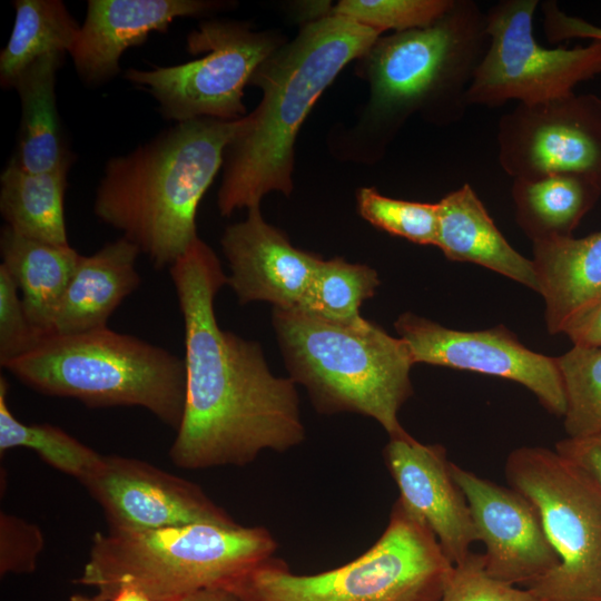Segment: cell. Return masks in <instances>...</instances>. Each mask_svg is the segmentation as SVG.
<instances>
[{"label": "cell", "instance_id": "obj_1", "mask_svg": "<svg viewBox=\"0 0 601 601\" xmlns=\"http://www.w3.org/2000/svg\"><path fill=\"white\" fill-rule=\"evenodd\" d=\"M184 321L186 396L170 446L183 469L244 466L305 440L296 384L275 376L260 345L223 329L214 302L227 276L199 237L170 267Z\"/></svg>", "mask_w": 601, "mask_h": 601}, {"label": "cell", "instance_id": "obj_2", "mask_svg": "<svg viewBox=\"0 0 601 601\" xmlns=\"http://www.w3.org/2000/svg\"><path fill=\"white\" fill-rule=\"evenodd\" d=\"M380 35L326 16L306 23L258 68L250 83L262 89L263 98L242 119L225 152L217 196L223 216L259 207L270 191L292 193L294 146L304 120L342 69L362 58Z\"/></svg>", "mask_w": 601, "mask_h": 601}, {"label": "cell", "instance_id": "obj_3", "mask_svg": "<svg viewBox=\"0 0 601 601\" xmlns=\"http://www.w3.org/2000/svg\"><path fill=\"white\" fill-rule=\"evenodd\" d=\"M243 118L178 122L129 154L110 158L96 190L95 215L156 268L170 267L198 238V205Z\"/></svg>", "mask_w": 601, "mask_h": 601}, {"label": "cell", "instance_id": "obj_4", "mask_svg": "<svg viewBox=\"0 0 601 601\" xmlns=\"http://www.w3.org/2000/svg\"><path fill=\"white\" fill-rule=\"evenodd\" d=\"M272 322L289 378L317 412L374 418L388 437L407 433L398 413L413 394L414 362L401 337L367 319L344 325L298 309L273 308Z\"/></svg>", "mask_w": 601, "mask_h": 601}, {"label": "cell", "instance_id": "obj_5", "mask_svg": "<svg viewBox=\"0 0 601 601\" xmlns=\"http://www.w3.org/2000/svg\"><path fill=\"white\" fill-rule=\"evenodd\" d=\"M277 541L264 526L196 523L144 531L97 532L77 583L110 601L122 588L155 601H179L274 558Z\"/></svg>", "mask_w": 601, "mask_h": 601}, {"label": "cell", "instance_id": "obj_6", "mask_svg": "<svg viewBox=\"0 0 601 601\" xmlns=\"http://www.w3.org/2000/svg\"><path fill=\"white\" fill-rule=\"evenodd\" d=\"M2 367L30 388L89 407L139 406L177 431L186 396L184 358L108 327L48 334Z\"/></svg>", "mask_w": 601, "mask_h": 601}, {"label": "cell", "instance_id": "obj_7", "mask_svg": "<svg viewBox=\"0 0 601 601\" xmlns=\"http://www.w3.org/2000/svg\"><path fill=\"white\" fill-rule=\"evenodd\" d=\"M487 46L486 16L472 0H454L428 27L380 37L362 57L372 114L388 134L415 112L440 125L461 120Z\"/></svg>", "mask_w": 601, "mask_h": 601}, {"label": "cell", "instance_id": "obj_8", "mask_svg": "<svg viewBox=\"0 0 601 601\" xmlns=\"http://www.w3.org/2000/svg\"><path fill=\"white\" fill-rule=\"evenodd\" d=\"M453 566L433 532L396 500L381 536L348 563L296 574L274 556L223 589L239 601H440Z\"/></svg>", "mask_w": 601, "mask_h": 601}, {"label": "cell", "instance_id": "obj_9", "mask_svg": "<svg viewBox=\"0 0 601 601\" xmlns=\"http://www.w3.org/2000/svg\"><path fill=\"white\" fill-rule=\"evenodd\" d=\"M505 477L538 509L558 566L526 587L538 601H601V487L555 450L522 446Z\"/></svg>", "mask_w": 601, "mask_h": 601}, {"label": "cell", "instance_id": "obj_10", "mask_svg": "<svg viewBox=\"0 0 601 601\" xmlns=\"http://www.w3.org/2000/svg\"><path fill=\"white\" fill-rule=\"evenodd\" d=\"M278 48L275 36L244 22L203 21L188 35L187 50L204 57L151 70L131 68L125 78L148 90L167 120H237L247 115L246 85Z\"/></svg>", "mask_w": 601, "mask_h": 601}, {"label": "cell", "instance_id": "obj_11", "mask_svg": "<svg viewBox=\"0 0 601 601\" xmlns=\"http://www.w3.org/2000/svg\"><path fill=\"white\" fill-rule=\"evenodd\" d=\"M538 0H503L486 16L489 46L466 91V104L532 105L571 92L601 73V41L545 48L533 36Z\"/></svg>", "mask_w": 601, "mask_h": 601}, {"label": "cell", "instance_id": "obj_12", "mask_svg": "<svg viewBox=\"0 0 601 601\" xmlns=\"http://www.w3.org/2000/svg\"><path fill=\"white\" fill-rule=\"evenodd\" d=\"M497 159L513 179L582 176L601 187V98L575 93L518 104L497 124Z\"/></svg>", "mask_w": 601, "mask_h": 601}, {"label": "cell", "instance_id": "obj_13", "mask_svg": "<svg viewBox=\"0 0 601 601\" xmlns=\"http://www.w3.org/2000/svg\"><path fill=\"white\" fill-rule=\"evenodd\" d=\"M394 328L406 343L414 364L516 382L532 392L549 413L563 417L565 396L556 357L531 351L504 325L457 331L406 312L396 318Z\"/></svg>", "mask_w": 601, "mask_h": 601}, {"label": "cell", "instance_id": "obj_14", "mask_svg": "<svg viewBox=\"0 0 601 601\" xmlns=\"http://www.w3.org/2000/svg\"><path fill=\"white\" fill-rule=\"evenodd\" d=\"M80 483L112 531L237 524L201 487L141 460L102 455Z\"/></svg>", "mask_w": 601, "mask_h": 601}, {"label": "cell", "instance_id": "obj_15", "mask_svg": "<svg viewBox=\"0 0 601 601\" xmlns=\"http://www.w3.org/2000/svg\"><path fill=\"white\" fill-rule=\"evenodd\" d=\"M452 474L467 501L486 572L529 587L559 564L540 513L520 491L483 479L452 462Z\"/></svg>", "mask_w": 601, "mask_h": 601}, {"label": "cell", "instance_id": "obj_16", "mask_svg": "<svg viewBox=\"0 0 601 601\" xmlns=\"http://www.w3.org/2000/svg\"><path fill=\"white\" fill-rule=\"evenodd\" d=\"M400 503L436 536L455 564L477 541L470 508L441 444H424L408 433L390 437L383 451Z\"/></svg>", "mask_w": 601, "mask_h": 601}, {"label": "cell", "instance_id": "obj_17", "mask_svg": "<svg viewBox=\"0 0 601 601\" xmlns=\"http://www.w3.org/2000/svg\"><path fill=\"white\" fill-rule=\"evenodd\" d=\"M220 243L230 268L227 284L239 303L303 308L322 256L294 247L263 218L259 207L247 209L246 219L228 226Z\"/></svg>", "mask_w": 601, "mask_h": 601}, {"label": "cell", "instance_id": "obj_18", "mask_svg": "<svg viewBox=\"0 0 601 601\" xmlns=\"http://www.w3.org/2000/svg\"><path fill=\"white\" fill-rule=\"evenodd\" d=\"M219 6L201 0H89L69 55L86 85H100L119 72L128 48L152 32H165L177 18L198 17Z\"/></svg>", "mask_w": 601, "mask_h": 601}, {"label": "cell", "instance_id": "obj_19", "mask_svg": "<svg viewBox=\"0 0 601 601\" xmlns=\"http://www.w3.org/2000/svg\"><path fill=\"white\" fill-rule=\"evenodd\" d=\"M140 250L125 237L96 253L80 255L56 309L50 334H76L107 327L111 314L140 284Z\"/></svg>", "mask_w": 601, "mask_h": 601}, {"label": "cell", "instance_id": "obj_20", "mask_svg": "<svg viewBox=\"0 0 601 601\" xmlns=\"http://www.w3.org/2000/svg\"><path fill=\"white\" fill-rule=\"evenodd\" d=\"M437 207L435 246L447 259L483 266L539 293L532 259L510 245L471 185L449 193Z\"/></svg>", "mask_w": 601, "mask_h": 601}, {"label": "cell", "instance_id": "obj_21", "mask_svg": "<svg viewBox=\"0 0 601 601\" xmlns=\"http://www.w3.org/2000/svg\"><path fill=\"white\" fill-rule=\"evenodd\" d=\"M532 244L548 332L563 334L572 319L601 299V230Z\"/></svg>", "mask_w": 601, "mask_h": 601}, {"label": "cell", "instance_id": "obj_22", "mask_svg": "<svg viewBox=\"0 0 601 601\" xmlns=\"http://www.w3.org/2000/svg\"><path fill=\"white\" fill-rule=\"evenodd\" d=\"M0 264L12 277L32 326L50 334L52 319L80 254L70 245L36 240L3 226L0 236Z\"/></svg>", "mask_w": 601, "mask_h": 601}, {"label": "cell", "instance_id": "obj_23", "mask_svg": "<svg viewBox=\"0 0 601 601\" xmlns=\"http://www.w3.org/2000/svg\"><path fill=\"white\" fill-rule=\"evenodd\" d=\"M62 56L51 53L38 59L13 85L21 104V125L18 147L10 161L28 173H48L71 164L55 92Z\"/></svg>", "mask_w": 601, "mask_h": 601}, {"label": "cell", "instance_id": "obj_24", "mask_svg": "<svg viewBox=\"0 0 601 601\" xmlns=\"http://www.w3.org/2000/svg\"><path fill=\"white\" fill-rule=\"evenodd\" d=\"M515 221L532 240L572 236L582 218L597 204L601 187L569 174L513 180Z\"/></svg>", "mask_w": 601, "mask_h": 601}, {"label": "cell", "instance_id": "obj_25", "mask_svg": "<svg viewBox=\"0 0 601 601\" xmlns=\"http://www.w3.org/2000/svg\"><path fill=\"white\" fill-rule=\"evenodd\" d=\"M70 165L32 174L9 161L0 177V213L6 225L22 236L68 246L63 200Z\"/></svg>", "mask_w": 601, "mask_h": 601}, {"label": "cell", "instance_id": "obj_26", "mask_svg": "<svg viewBox=\"0 0 601 601\" xmlns=\"http://www.w3.org/2000/svg\"><path fill=\"white\" fill-rule=\"evenodd\" d=\"M16 18L0 55V83L13 88L18 77L38 59L70 52L80 24L60 0H16Z\"/></svg>", "mask_w": 601, "mask_h": 601}, {"label": "cell", "instance_id": "obj_27", "mask_svg": "<svg viewBox=\"0 0 601 601\" xmlns=\"http://www.w3.org/2000/svg\"><path fill=\"white\" fill-rule=\"evenodd\" d=\"M8 382L0 377V453L27 447L53 469L79 482L93 469L102 454L51 424L20 422L8 406Z\"/></svg>", "mask_w": 601, "mask_h": 601}, {"label": "cell", "instance_id": "obj_28", "mask_svg": "<svg viewBox=\"0 0 601 601\" xmlns=\"http://www.w3.org/2000/svg\"><path fill=\"white\" fill-rule=\"evenodd\" d=\"M378 274L365 264H353L342 257L322 260L302 309L323 319L353 325L363 322V303L375 295Z\"/></svg>", "mask_w": 601, "mask_h": 601}, {"label": "cell", "instance_id": "obj_29", "mask_svg": "<svg viewBox=\"0 0 601 601\" xmlns=\"http://www.w3.org/2000/svg\"><path fill=\"white\" fill-rule=\"evenodd\" d=\"M556 361L565 396L568 437L601 433V347L573 345Z\"/></svg>", "mask_w": 601, "mask_h": 601}, {"label": "cell", "instance_id": "obj_30", "mask_svg": "<svg viewBox=\"0 0 601 601\" xmlns=\"http://www.w3.org/2000/svg\"><path fill=\"white\" fill-rule=\"evenodd\" d=\"M361 216L373 226L418 245H436L439 230L437 203L396 199L374 188L357 193Z\"/></svg>", "mask_w": 601, "mask_h": 601}, {"label": "cell", "instance_id": "obj_31", "mask_svg": "<svg viewBox=\"0 0 601 601\" xmlns=\"http://www.w3.org/2000/svg\"><path fill=\"white\" fill-rule=\"evenodd\" d=\"M454 0H342L331 7L336 16L378 32L425 28L439 20Z\"/></svg>", "mask_w": 601, "mask_h": 601}, {"label": "cell", "instance_id": "obj_32", "mask_svg": "<svg viewBox=\"0 0 601 601\" xmlns=\"http://www.w3.org/2000/svg\"><path fill=\"white\" fill-rule=\"evenodd\" d=\"M440 601H538L528 589L492 578L482 553L471 552L455 563Z\"/></svg>", "mask_w": 601, "mask_h": 601}, {"label": "cell", "instance_id": "obj_33", "mask_svg": "<svg viewBox=\"0 0 601 601\" xmlns=\"http://www.w3.org/2000/svg\"><path fill=\"white\" fill-rule=\"evenodd\" d=\"M42 337L27 316L17 284L0 265L1 366L31 351Z\"/></svg>", "mask_w": 601, "mask_h": 601}, {"label": "cell", "instance_id": "obj_34", "mask_svg": "<svg viewBox=\"0 0 601 601\" xmlns=\"http://www.w3.org/2000/svg\"><path fill=\"white\" fill-rule=\"evenodd\" d=\"M45 545L40 528L17 515L0 513V574L30 573Z\"/></svg>", "mask_w": 601, "mask_h": 601}, {"label": "cell", "instance_id": "obj_35", "mask_svg": "<svg viewBox=\"0 0 601 601\" xmlns=\"http://www.w3.org/2000/svg\"><path fill=\"white\" fill-rule=\"evenodd\" d=\"M541 6L544 16L543 29L550 42L556 43L573 38L601 41V27L566 14L560 10L555 1H544Z\"/></svg>", "mask_w": 601, "mask_h": 601}, {"label": "cell", "instance_id": "obj_36", "mask_svg": "<svg viewBox=\"0 0 601 601\" xmlns=\"http://www.w3.org/2000/svg\"><path fill=\"white\" fill-rule=\"evenodd\" d=\"M554 450L585 472L601 487V433L566 437L559 441Z\"/></svg>", "mask_w": 601, "mask_h": 601}, {"label": "cell", "instance_id": "obj_37", "mask_svg": "<svg viewBox=\"0 0 601 601\" xmlns=\"http://www.w3.org/2000/svg\"><path fill=\"white\" fill-rule=\"evenodd\" d=\"M563 334L573 345L601 347V299L572 319Z\"/></svg>", "mask_w": 601, "mask_h": 601}, {"label": "cell", "instance_id": "obj_38", "mask_svg": "<svg viewBox=\"0 0 601 601\" xmlns=\"http://www.w3.org/2000/svg\"><path fill=\"white\" fill-rule=\"evenodd\" d=\"M179 601H239L230 591L223 588H209L195 592Z\"/></svg>", "mask_w": 601, "mask_h": 601}, {"label": "cell", "instance_id": "obj_39", "mask_svg": "<svg viewBox=\"0 0 601 601\" xmlns=\"http://www.w3.org/2000/svg\"><path fill=\"white\" fill-rule=\"evenodd\" d=\"M110 601H155L144 592L134 588H122Z\"/></svg>", "mask_w": 601, "mask_h": 601}, {"label": "cell", "instance_id": "obj_40", "mask_svg": "<svg viewBox=\"0 0 601 601\" xmlns=\"http://www.w3.org/2000/svg\"><path fill=\"white\" fill-rule=\"evenodd\" d=\"M69 601H101V600H98L96 598H87L81 594H73L70 597Z\"/></svg>", "mask_w": 601, "mask_h": 601}]
</instances>
